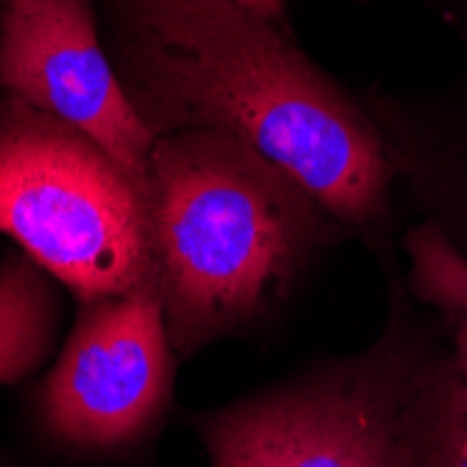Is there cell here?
Returning a JSON list of instances; mask_svg holds the SVG:
<instances>
[{"mask_svg":"<svg viewBox=\"0 0 467 467\" xmlns=\"http://www.w3.org/2000/svg\"><path fill=\"white\" fill-rule=\"evenodd\" d=\"M115 70L146 130L230 135L389 254L398 168L356 99L288 28L235 0H112Z\"/></svg>","mask_w":467,"mask_h":467,"instance_id":"obj_1","label":"cell"},{"mask_svg":"<svg viewBox=\"0 0 467 467\" xmlns=\"http://www.w3.org/2000/svg\"><path fill=\"white\" fill-rule=\"evenodd\" d=\"M210 467H459L467 384L448 317L392 280L356 353L196 417Z\"/></svg>","mask_w":467,"mask_h":467,"instance_id":"obj_2","label":"cell"},{"mask_svg":"<svg viewBox=\"0 0 467 467\" xmlns=\"http://www.w3.org/2000/svg\"><path fill=\"white\" fill-rule=\"evenodd\" d=\"M146 222L180 358L264 319L314 258L350 235L283 168L204 130L154 138Z\"/></svg>","mask_w":467,"mask_h":467,"instance_id":"obj_3","label":"cell"},{"mask_svg":"<svg viewBox=\"0 0 467 467\" xmlns=\"http://www.w3.org/2000/svg\"><path fill=\"white\" fill-rule=\"evenodd\" d=\"M0 233L78 303L154 280L135 182L93 140L17 99L0 104Z\"/></svg>","mask_w":467,"mask_h":467,"instance_id":"obj_4","label":"cell"},{"mask_svg":"<svg viewBox=\"0 0 467 467\" xmlns=\"http://www.w3.org/2000/svg\"><path fill=\"white\" fill-rule=\"evenodd\" d=\"M174 358L157 280L81 303L34 395L42 431L81 456L138 448L171 406Z\"/></svg>","mask_w":467,"mask_h":467,"instance_id":"obj_5","label":"cell"},{"mask_svg":"<svg viewBox=\"0 0 467 467\" xmlns=\"http://www.w3.org/2000/svg\"><path fill=\"white\" fill-rule=\"evenodd\" d=\"M0 88L93 140L146 202L154 135L101 48L90 0H6Z\"/></svg>","mask_w":467,"mask_h":467,"instance_id":"obj_6","label":"cell"},{"mask_svg":"<svg viewBox=\"0 0 467 467\" xmlns=\"http://www.w3.org/2000/svg\"><path fill=\"white\" fill-rule=\"evenodd\" d=\"M378 123L398 182L420 204L422 222L467 254V96L426 107H384Z\"/></svg>","mask_w":467,"mask_h":467,"instance_id":"obj_7","label":"cell"},{"mask_svg":"<svg viewBox=\"0 0 467 467\" xmlns=\"http://www.w3.org/2000/svg\"><path fill=\"white\" fill-rule=\"evenodd\" d=\"M57 280L26 254L0 261V384H20L46 364L59 338Z\"/></svg>","mask_w":467,"mask_h":467,"instance_id":"obj_8","label":"cell"},{"mask_svg":"<svg viewBox=\"0 0 467 467\" xmlns=\"http://www.w3.org/2000/svg\"><path fill=\"white\" fill-rule=\"evenodd\" d=\"M235 4H241V6H246V9H252V12L264 15L266 20H272V23H277V26L288 28L285 0H235Z\"/></svg>","mask_w":467,"mask_h":467,"instance_id":"obj_9","label":"cell"},{"mask_svg":"<svg viewBox=\"0 0 467 467\" xmlns=\"http://www.w3.org/2000/svg\"><path fill=\"white\" fill-rule=\"evenodd\" d=\"M0 467H31V464H26L20 456H15V453H9L4 445H0Z\"/></svg>","mask_w":467,"mask_h":467,"instance_id":"obj_10","label":"cell"},{"mask_svg":"<svg viewBox=\"0 0 467 467\" xmlns=\"http://www.w3.org/2000/svg\"><path fill=\"white\" fill-rule=\"evenodd\" d=\"M459 467H467V437H464V448H462V456H459Z\"/></svg>","mask_w":467,"mask_h":467,"instance_id":"obj_11","label":"cell"}]
</instances>
